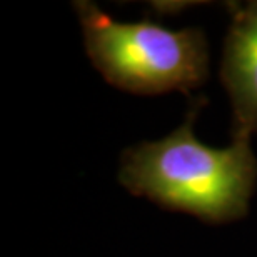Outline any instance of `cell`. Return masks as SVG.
Segmentation results:
<instances>
[{"mask_svg":"<svg viewBox=\"0 0 257 257\" xmlns=\"http://www.w3.org/2000/svg\"><path fill=\"white\" fill-rule=\"evenodd\" d=\"M204 102L194 99L184 122L169 136L125 149L119 182L167 210L209 224L234 222L249 212L257 159L250 137L232 136V142L220 149L199 141L195 120Z\"/></svg>","mask_w":257,"mask_h":257,"instance_id":"6da1fadb","label":"cell"},{"mask_svg":"<svg viewBox=\"0 0 257 257\" xmlns=\"http://www.w3.org/2000/svg\"><path fill=\"white\" fill-rule=\"evenodd\" d=\"M74 9L90 62L117 89L137 95L189 94L209 77V44L200 29L120 22L90 0H77Z\"/></svg>","mask_w":257,"mask_h":257,"instance_id":"7a4b0ae2","label":"cell"},{"mask_svg":"<svg viewBox=\"0 0 257 257\" xmlns=\"http://www.w3.org/2000/svg\"><path fill=\"white\" fill-rule=\"evenodd\" d=\"M220 80L232 107V136L257 134V0L229 4Z\"/></svg>","mask_w":257,"mask_h":257,"instance_id":"3957f363","label":"cell"}]
</instances>
